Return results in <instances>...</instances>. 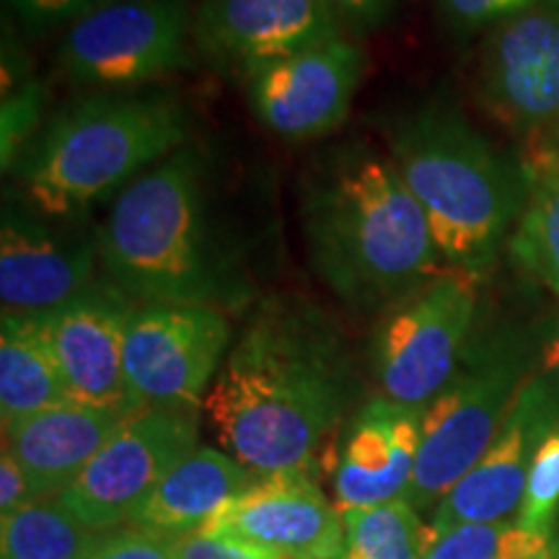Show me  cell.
I'll return each mask as SVG.
<instances>
[{
  "mask_svg": "<svg viewBox=\"0 0 559 559\" xmlns=\"http://www.w3.org/2000/svg\"><path fill=\"white\" fill-rule=\"evenodd\" d=\"M355 391L337 326L306 300L270 298L230 345L205 409L223 451L257 477L313 474Z\"/></svg>",
  "mask_w": 559,
  "mask_h": 559,
  "instance_id": "1",
  "label": "cell"
},
{
  "mask_svg": "<svg viewBox=\"0 0 559 559\" xmlns=\"http://www.w3.org/2000/svg\"><path fill=\"white\" fill-rule=\"evenodd\" d=\"M298 221L313 275L353 311L381 313L440 272L423 207L394 160L347 140L311 160L298 187Z\"/></svg>",
  "mask_w": 559,
  "mask_h": 559,
  "instance_id": "2",
  "label": "cell"
},
{
  "mask_svg": "<svg viewBox=\"0 0 559 559\" xmlns=\"http://www.w3.org/2000/svg\"><path fill=\"white\" fill-rule=\"evenodd\" d=\"M107 283L138 306L236 311L251 285L213 215L205 156L185 145L115 198L96 228Z\"/></svg>",
  "mask_w": 559,
  "mask_h": 559,
  "instance_id": "3",
  "label": "cell"
},
{
  "mask_svg": "<svg viewBox=\"0 0 559 559\" xmlns=\"http://www.w3.org/2000/svg\"><path fill=\"white\" fill-rule=\"evenodd\" d=\"M389 158L423 207L440 257L479 280L526 207L528 171L443 102L396 117Z\"/></svg>",
  "mask_w": 559,
  "mask_h": 559,
  "instance_id": "4",
  "label": "cell"
},
{
  "mask_svg": "<svg viewBox=\"0 0 559 559\" xmlns=\"http://www.w3.org/2000/svg\"><path fill=\"white\" fill-rule=\"evenodd\" d=\"M190 117L174 96L104 91L55 111L13 169L16 190L60 218H81L185 148Z\"/></svg>",
  "mask_w": 559,
  "mask_h": 559,
  "instance_id": "5",
  "label": "cell"
},
{
  "mask_svg": "<svg viewBox=\"0 0 559 559\" xmlns=\"http://www.w3.org/2000/svg\"><path fill=\"white\" fill-rule=\"evenodd\" d=\"M534 360L536 340L521 326H506L464 355L445 389L423 407L417 469L407 492L412 506L436 508L477 464L534 376Z\"/></svg>",
  "mask_w": 559,
  "mask_h": 559,
  "instance_id": "6",
  "label": "cell"
},
{
  "mask_svg": "<svg viewBox=\"0 0 559 559\" xmlns=\"http://www.w3.org/2000/svg\"><path fill=\"white\" fill-rule=\"evenodd\" d=\"M477 317V277L440 270L381 313L370 370L381 394L423 409L453 379Z\"/></svg>",
  "mask_w": 559,
  "mask_h": 559,
  "instance_id": "7",
  "label": "cell"
},
{
  "mask_svg": "<svg viewBox=\"0 0 559 559\" xmlns=\"http://www.w3.org/2000/svg\"><path fill=\"white\" fill-rule=\"evenodd\" d=\"M190 0H115L79 24L58 47L70 83L99 91H138L192 62Z\"/></svg>",
  "mask_w": 559,
  "mask_h": 559,
  "instance_id": "8",
  "label": "cell"
},
{
  "mask_svg": "<svg viewBox=\"0 0 559 559\" xmlns=\"http://www.w3.org/2000/svg\"><path fill=\"white\" fill-rule=\"evenodd\" d=\"M230 349L228 313L210 306H138L124 376L138 409L198 412Z\"/></svg>",
  "mask_w": 559,
  "mask_h": 559,
  "instance_id": "9",
  "label": "cell"
},
{
  "mask_svg": "<svg viewBox=\"0 0 559 559\" xmlns=\"http://www.w3.org/2000/svg\"><path fill=\"white\" fill-rule=\"evenodd\" d=\"M198 436V412L138 409L58 500L91 531L128 526Z\"/></svg>",
  "mask_w": 559,
  "mask_h": 559,
  "instance_id": "10",
  "label": "cell"
},
{
  "mask_svg": "<svg viewBox=\"0 0 559 559\" xmlns=\"http://www.w3.org/2000/svg\"><path fill=\"white\" fill-rule=\"evenodd\" d=\"M99 267L96 230L50 215L19 190L3 194L0 213V300L3 311L47 313L94 288Z\"/></svg>",
  "mask_w": 559,
  "mask_h": 559,
  "instance_id": "11",
  "label": "cell"
},
{
  "mask_svg": "<svg viewBox=\"0 0 559 559\" xmlns=\"http://www.w3.org/2000/svg\"><path fill=\"white\" fill-rule=\"evenodd\" d=\"M366 73V52L347 34L241 70L251 115L272 135L304 143L347 120Z\"/></svg>",
  "mask_w": 559,
  "mask_h": 559,
  "instance_id": "12",
  "label": "cell"
},
{
  "mask_svg": "<svg viewBox=\"0 0 559 559\" xmlns=\"http://www.w3.org/2000/svg\"><path fill=\"white\" fill-rule=\"evenodd\" d=\"M479 96L521 135H559V0H539L489 29Z\"/></svg>",
  "mask_w": 559,
  "mask_h": 559,
  "instance_id": "13",
  "label": "cell"
},
{
  "mask_svg": "<svg viewBox=\"0 0 559 559\" xmlns=\"http://www.w3.org/2000/svg\"><path fill=\"white\" fill-rule=\"evenodd\" d=\"M138 304L107 280L70 304L47 313H34L70 400L91 407L138 412L124 376V337Z\"/></svg>",
  "mask_w": 559,
  "mask_h": 559,
  "instance_id": "14",
  "label": "cell"
},
{
  "mask_svg": "<svg viewBox=\"0 0 559 559\" xmlns=\"http://www.w3.org/2000/svg\"><path fill=\"white\" fill-rule=\"evenodd\" d=\"M559 423V394L544 376H531L481 459L432 508V528L506 521L519 513L536 451Z\"/></svg>",
  "mask_w": 559,
  "mask_h": 559,
  "instance_id": "15",
  "label": "cell"
},
{
  "mask_svg": "<svg viewBox=\"0 0 559 559\" xmlns=\"http://www.w3.org/2000/svg\"><path fill=\"white\" fill-rule=\"evenodd\" d=\"M202 531L290 559H337L345 549V515L300 472L257 477Z\"/></svg>",
  "mask_w": 559,
  "mask_h": 559,
  "instance_id": "16",
  "label": "cell"
},
{
  "mask_svg": "<svg viewBox=\"0 0 559 559\" xmlns=\"http://www.w3.org/2000/svg\"><path fill=\"white\" fill-rule=\"evenodd\" d=\"M340 34L326 0H200L194 9V45L236 73Z\"/></svg>",
  "mask_w": 559,
  "mask_h": 559,
  "instance_id": "17",
  "label": "cell"
},
{
  "mask_svg": "<svg viewBox=\"0 0 559 559\" xmlns=\"http://www.w3.org/2000/svg\"><path fill=\"white\" fill-rule=\"evenodd\" d=\"M423 409L389 396H370L349 419L337 466L334 506L342 513L407 498L415 479Z\"/></svg>",
  "mask_w": 559,
  "mask_h": 559,
  "instance_id": "18",
  "label": "cell"
},
{
  "mask_svg": "<svg viewBox=\"0 0 559 559\" xmlns=\"http://www.w3.org/2000/svg\"><path fill=\"white\" fill-rule=\"evenodd\" d=\"M132 415L135 412L66 402L3 425V449L19 461L34 500L58 498Z\"/></svg>",
  "mask_w": 559,
  "mask_h": 559,
  "instance_id": "19",
  "label": "cell"
},
{
  "mask_svg": "<svg viewBox=\"0 0 559 559\" xmlns=\"http://www.w3.org/2000/svg\"><path fill=\"white\" fill-rule=\"evenodd\" d=\"M254 481L257 474H251L230 453L198 445L160 479L128 526L171 539L194 534L205 528L223 508L241 498Z\"/></svg>",
  "mask_w": 559,
  "mask_h": 559,
  "instance_id": "20",
  "label": "cell"
},
{
  "mask_svg": "<svg viewBox=\"0 0 559 559\" xmlns=\"http://www.w3.org/2000/svg\"><path fill=\"white\" fill-rule=\"evenodd\" d=\"M73 402L34 313L3 311L0 319V423Z\"/></svg>",
  "mask_w": 559,
  "mask_h": 559,
  "instance_id": "21",
  "label": "cell"
},
{
  "mask_svg": "<svg viewBox=\"0 0 559 559\" xmlns=\"http://www.w3.org/2000/svg\"><path fill=\"white\" fill-rule=\"evenodd\" d=\"M510 254L523 270L559 296V148L536 160Z\"/></svg>",
  "mask_w": 559,
  "mask_h": 559,
  "instance_id": "22",
  "label": "cell"
},
{
  "mask_svg": "<svg viewBox=\"0 0 559 559\" xmlns=\"http://www.w3.org/2000/svg\"><path fill=\"white\" fill-rule=\"evenodd\" d=\"M99 531L75 519L58 498L32 500L0 519V549L5 559H81Z\"/></svg>",
  "mask_w": 559,
  "mask_h": 559,
  "instance_id": "23",
  "label": "cell"
},
{
  "mask_svg": "<svg viewBox=\"0 0 559 559\" xmlns=\"http://www.w3.org/2000/svg\"><path fill=\"white\" fill-rule=\"evenodd\" d=\"M345 549L337 559H423L428 523L407 498L345 510Z\"/></svg>",
  "mask_w": 559,
  "mask_h": 559,
  "instance_id": "24",
  "label": "cell"
},
{
  "mask_svg": "<svg viewBox=\"0 0 559 559\" xmlns=\"http://www.w3.org/2000/svg\"><path fill=\"white\" fill-rule=\"evenodd\" d=\"M555 542L531 534L515 519L487 523H456L432 528L428 523L423 559H534L549 555Z\"/></svg>",
  "mask_w": 559,
  "mask_h": 559,
  "instance_id": "25",
  "label": "cell"
},
{
  "mask_svg": "<svg viewBox=\"0 0 559 559\" xmlns=\"http://www.w3.org/2000/svg\"><path fill=\"white\" fill-rule=\"evenodd\" d=\"M559 510V423L549 430L531 464L515 523L531 534L549 536Z\"/></svg>",
  "mask_w": 559,
  "mask_h": 559,
  "instance_id": "26",
  "label": "cell"
},
{
  "mask_svg": "<svg viewBox=\"0 0 559 559\" xmlns=\"http://www.w3.org/2000/svg\"><path fill=\"white\" fill-rule=\"evenodd\" d=\"M47 94L39 81L26 79L11 94H3V130H0V145H3V171L16 169V164L29 148V143L45 128L41 117H45Z\"/></svg>",
  "mask_w": 559,
  "mask_h": 559,
  "instance_id": "27",
  "label": "cell"
},
{
  "mask_svg": "<svg viewBox=\"0 0 559 559\" xmlns=\"http://www.w3.org/2000/svg\"><path fill=\"white\" fill-rule=\"evenodd\" d=\"M3 3L21 29L32 37H45L58 29L68 32L70 26L115 0H3Z\"/></svg>",
  "mask_w": 559,
  "mask_h": 559,
  "instance_id": "28",
  "label": "cell"
},
{
  "mask_svg": "<svg viewBox=\"0 0 559 559\" xmlns=\"http://www.w3.org/2000/svg\"><path fill=\"white\" fill-rule=\"evenodd\" d=\"M81 559H177L171 536L138 526L99 531Z\"/></svg>",
  "mask_w": 559,
  "mask_h": 559,
  "instance_id": "29",
  "label": "cell"
},
{
  "mask_svg": "<svg viewBox=\"0 0 559 559\" xmlns=\"http://www.w3.org/2000/svg\"><path fill=\"white\" fill-rule=\"evenodd\" d=\"M536 3L539 0H436V9L451 32L469 37Z\"/></svg>",
  "mask_w": 559,
  "mask_h": 559,
  "instance_id": "30",
  "label": "cell"
},
{
  "mask_svg": "<svg viewBox=\"0 0 559 559\" xmlns=\"http://www.w3.org/2000/svg\"><path fill=\"white\" fill-rule=\"evenodd\" d=\"M174 555L177 559H290L207 531L174 536Z\"/></svg>",
  "mask_w": 559,
  "mask_h": 559,
  "instance_id": "31",
  "label": "cell"
},
{
  "mask_svg": "<svg viewBox=\"0 0 559 559\" xmlns=\"http://www.w3.org/2000/svg\"><path fill=\"white\" fill-rule=\"evenodd\" d=\"M326 5L347 37H360L383 29L400 13L402 0H326Z\"/></svg>",
  "mask_w": 559,
  "mask_h": 559,
  "instance_id": "32",
  "label": "cell"
},
{
  "mask_svg": "<svg viewBox=\"0 0 559 559\" xmlns=\"http://www.w3.org/2000/svg\"><path fill=\"white\" fill-rule=\"evenodd\" d=\"M34 500L29 481L21 472L19 461L11 456L9 449L0 453V519H9Z\"/></svg>",
  "mask_w": 559,
  "mask_h": 559,
  "instance_id": "33",
  "label": "cell"
},
{
  "mask_svg": "<svg viewBox=\"0 0 559 559\" xmlns=\"http://www.w3.org/2000/svg\"><path fill=\"white\" fill-rule=\"evenodd\" d=\"M547 368H557L559 370V340H555L547 347Z\"/></svg>",
  "mask_w": 559,
  "mask_h": 559,
  "instance_id": "34",
  "label": "cell"
},
{
  "mask_svg": "<svg viewBox=\"0 0 559 559\" xmlns=\"http://www.w3.org/2000/svg\"><path fill=\"white\" fill-rule=\"evenodd\" d=\"M534 559H559V557H557V551H555V549H551V551H549V555H542V557H534Z\"/></svg>",
  "mask_w": 559,
  "mask_h": 559,
  "instance_id": "35",
  "label": "cell"
},
{
  "mask_svg": "<svg viewBox=\"0 0 559 559\" xmlns=\"http://www.w3.org/2000/svg\"><path fill=\"white\" fill-rule=\"evenodd\" d=\"M555 551H557V557H559V542L555 544Z\"/></svg>",
  "mask_w": 559,
  "mask_h": 559,
  "instance_id": "36",
  "label": "cell"
},
{
  "mask_svg": "<svg viewBox=\"0 0 559 559\" xmlns=\"http://www.w3.org/2000/svg\"><path fill=\"white\" fill-rule=\"evenodd\" d=\"M3 559H5V557H3Z\"/></svg>",
  "mask_w": 559,
  "mask_h": 559,
  "instance_id": "37",
  "label": "cell"
}]
</instances>
